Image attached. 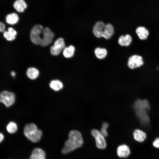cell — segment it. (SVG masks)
I'll use <instances>...</instances> for the list:
<instances>
[{"mask_svg": "<svg viewBox=\"0 0 159 159\" xmlns=\"http://www.w3.org/2000/svg\"><path fill=\"white\" fill-rule=\"evenodd\" d=\"M83 144V140L81 133L76 130L70 131L68 139L65 143L62 150V153L66 154L81 147Z\"/></svg>", "mask_w": 159, "mask_h": 159, "instance_id": "6da1fadb", "label": "cell"}, {"mask_svg": "<svg viewBox=\"0 0 159 159\" xmlns=\"http://www.w3.org/2000/svg\"><path fill=\"white\" fill-rule=\"evenodd\" d=\"M134 107L136 115L140 123L143 125L149 124L150 118L147 112L150 109V106L148 100L138 99L135 102Z\"/></svg>", "mask_w": 159, "mask_h": 159, "instance_id": "7a4b0ae2", "label": "cell"}, {"mask_svg": "<svg viewBox=\"0 0 159 159\" xmlns=\"http://www.w3.org/2000/svg\"><path fill=\"white\" fill-rule=\"evenodd\" d=\"M92 32L97 37H103L108 39H110L113 34L114 29L110 23L105 24L102 21H99L94 26Z\"/></svg>", "mask_w": 159, "mask_h": 159, "instance_id": "3957f363", "label": "cell"}, {"mask_svg": "<svg viewBox=\"0 0 159 159\" xmlns=\"http://www.w3.org/2000/svg\"><path fill=\"white\" fill-rule=\"evenodd\" d=\"M23 132L25 137L34 143L39 142L42 135V131L38 129L36 125L33 123L26 124L24 128Z\"/></svg>", "mask_w": 159, "mask_h": 159, "instance_id": "277c9868", "label": "cell"}, {"mask_svg": "<svg viewBox=\"0 0 159 159\" xmlns=\"http://www.w3.org/2000/svg\"><path fill=\"white\" fill-rule=\"evenodd\" d=\"M44 28L41 25L36 24L31 29L30 34V40L35 45H40Z\"/></svg>", "mask_w": 159, "mask_h": 159, "instance_id": "5b68a950", "label": "cell"}, {"mask_svg": "<svg viewBox=\"0 0 159 159\" xmlns=\"http://www.w3.org/2000/svg\"><path fill=\"white\" fill-rule=\"evenodd\" d=\"M15 96L12 92L5 90L0 93V102L3 103L6 107H11L14 103Z\"/></svg>", "mask_w": 159, "mask_h": 159, "instance_id": "8992f818", "label": "cell"}, {"mask_svg": "<svg viewBox=\"0 0 159 159\" xmlns=\"http://www.w3.org/2000/svg\"><path fill=\"white\" fill-rule=\"evenodd\" d=\"M65 44L64 39L62 38L57 39L54 42V44L51 47L50 51L53 56L59 55L65 47Z\"/></svg>", "mask_w": 159, "mask_h": 159, "instance_id": "52a82bcc", "label": "cell"}, {"mask_svg": "<svg viewBox=\"0 0 159 159\" xmlns=\"http://www.w3.org/2000/svg\"><path fill=\"white\" fill-rule=\"evenodd\" d=\"M54 37V34L49 27H46L44 28L40 45L44 47L49 45L52 42Z\"/></svg>", "mask_w": 159, "mask_h": 159, "instance_id": "ba28073f", "label": "cell"}, {"mask_svg": "<svg viewBox=\"0 0 159 159\" xmlns=\"http://www.w3.org/2000/svg\"><path fill=\"white\" fill-rule=\"evenodd\" d=\"M91 133L94 138L97 147L101 149H104L106 147L107 144L105 137L101 133L100 131L96 129H93Z\"/></svg>", "mask_w": 159, "mask_h": 159, "instance_id": "9c48e42d", "label": "cell"}, {"mask_svg": "<svg viewBox=\"0 0 159 159\" xmlns=\"http://www.w3.org/2000/svg\"><path fill=\"white\" fill-rule=\"evenodd\" d=\"M144 63L142 57L139 55H134L131 56L128 59L127 65L131 69H134L140 67Z\"/></svg>", "mask_w": 159, "mask_h": 159, "instance_id": "30bf717a", "label": "cell"}, {"mask_svg": "<svg viewBox=\"0 0 159 159\" xmlns=\"http://www.w3.org/2000/svg\"><path fill=\"white\" fill-rule=\"evenodd\" d=\"M117 152L118 156L121 158H126L130 154L129 147L125 144L119 145L117 148Z\"/></svg>", "mask_w": 159, "mask_h": 159, "instance_id": "8fae6325", "label": "cell"}, {"mask_svg": "<svg viewBox=\"0 0 159 159\" xmlns=\"http://www.w3.org/2000/svg\"><path fill=\"white\" fill-rule=\"evenodd\" d=\"M29 159H45L46 154L42 149L39 148H35L32 151Z\"/></svg>", "mask_w": 159, "mask_h": 159, "instance_id": "7c38bea8", "label": "cell"}, {"mask_svg": "<svg viewBox=\"0 0 159 159\" xmlns=\"http://www.w3.org/2000/svg\"><path fill=\"white\" fill-rule=\"evenodd\" d=\"M13 7L17 12H23L27 8V5L24 0H16L13 4Z\"/></svg>", "mask_w": 159, "mask_h": 159, "instance_id": "4fadbf2b", "label": "cell"}, {"mask_svg": "<svg viewBox=\"0 0 159 159\" xmlns=\"http://www.w3.org/2000/svg\"><path fill=\"white\" fill-rule=\"evenodd\" d=\"M19 20V17L16 13L13 12L8 14L5 17V21L8 24L14 25L17 23Z\"/></svg>", "mask_w": 159, "mask_h": 159, "instance_id": "5bb4252c", "label": "cell"}, {"mask_svg": "<svg viewBox=\"0 0 159 159\" xmlns=\"http://www.w3.org/2000/svg\"><path fill=\"white\" fill-rule=\"evenodd\" d=\"M134 139L137 141L141 143L143 142L146 138V133L142 130L137 129L133 132Z\"/></svg>", "mask_w": 159, "mask_h": 159, "instance_id": "9a60e30c", "label": "cell"}, {"mask_svg": "<svg viewBox=\"0 0 159 159\" xmlns=\"http://www.w3.org/2000/svg\"><path fill=\"white\" fill-rule=\"evenodd\" d=\"M131 36L127 34L125 36L121 35L118 39V44L121 46H128L131 44L132 41Z\"/></svg>", "mask_w": 159, "mask_h": 159, "instance_id": "2e32d148", "label": "cell"}, {"mask_svg": "<svg viewBox=\"0 0 159 159\" xmlns=\"http://www.w3.org/2000/svg\"><path fill=\"white\" fill-rule=\"evenodd\" d=\"M136 32L139 39L141 40L146 39L149 34L148 29L143 26L138 27L136 30Z\"/></svg>", "mask_w": 159, "mask_h": 159, "instance_id": "e0dca14e", "label": "cell"}, {"mask_svg": "<svg viewBox=\"0 0 159 159\" xmlns=\"http://www.w3.org/2000/svg\"><path fill=\"white\" fill-rule=\"evenodd\" d=\"M28 77L31 80H34L37 78L39 74V72L38 69L34 67L28 68L26 72Z\"/></svg>", "mask_w": 159, "mask_h": 159, "instance_id": "ac0fdd59", "label": "cell"}, {"mask_svg": "<svg viewBox=\"0 0 159 159\" xmlns=\"http://www.w3.org/2000/svg\"><path fill=\"white\" fill-rule=\"evenodd\" d=\"M75 50V47L72 45L65 47L63 49V54L64 57L66 58H70L72 57Z\"/></svg>", "mask_w": 159, "mask_h": 159, "instance_id": "d6986e66", "label": "cell"}, {"mask_svg": "<svg viewBox=\"0 0 159 159\" xmlns=\"http://www.w3.org/2000/svg\"><path fill=\"white\" fill-rule=\"evenodd\" d=\"M94 53L96 57L99 59L105 58L107 56V50L104 48L98 47L95 50Z\"/></svg>", "mask_w": 159, "mask_h": 159, "instance_id": "ffe728a7", "label": "cell"}, {"mask_svg": "<svg viewBox=\"0 0 159 159\" xmlns=\"http://www.w3.org/2000/svg\"><path fill=\"white\" fill-rule=\"evenodd\" d=\"M50 88L55 91H58L61 90L63 87L62 83L58 80H53L49 84Z\"/></svg>", "mask_w": 159, "mask_h": 159, "instance_id": "44dd1931", "label": "cell"}, {"mask_svg": "<svg viewBox=\"0 0 159 159\" xmlns=\"http://www.w3.org/2000/svg\"><path fill=\"white\" fill-rule=\"evenodd\" d=\"M6 130L9 134H13L15 133L18 130V126L15 122L10 121L6 126Z\"/></svg>", "mask_w": 159, "mask_h": 159, "instance_id": "7402d4cb", "label": "cell"}, {"mask_svg": "<svg viewBox=\"0 0 159 159\" xmlns=\"http://www.w3.org/2000/svg\"><path fill=\"white\" fill-rule=\"evenodd\" d=\"M109 126L108 124L106 122H104L102 123L100 132L105 137H107L108 135L107 129Z\"/></svg>", "mask_w": 159, "mask_h": 159, "instance_id": "603a6c76", "label": "cell"}, {"mask_svg": "<svg viewBox=\"0 0 159 159\" xmlns=\"http://www.w3.org/2000/svg\"><path fill=\"white\" fill-rule=\"evenodd\" d=\"M3 32L4 37L8 41H13L16 38V37L10 34L7 31H5Z\"/></svg>", "mask_w": 159, "mask_h": 159, "instance_id": "cb8c5ba5", "label": "cell"}, {"mask_svg": "<svg viewBox=\"0 0 159 159\" xmlns=\"http://www.w3.org/2000/svg\"><path fill=\"white\" fill-rule=\"evenodd\" d=\"M7 31L9 33L12 35L16 37L17 34V32L16 30L12 27H9Z\"/></svg>", "mask_w": 159, "mask_h": 159, "instance_id": "d4e9b609", "label": "cell"}, {"mask_svg": "<svg viewBox=\"0 0 159 159\" xmlns=\"http://www.w3.org/2000/svg\"><path fill=\"white\" fill-rule=\"evenodd\" d=\"M153 145L155 147L159 148V138H156L153 143Z\"/></svg>", "mask_w": 159, "mask_h": 159, "instance_id": "484cf974", "label": "cell"}, {"mask_svg": "<svg viewBox=\"0 0 159 159\" xmlns=\"http://www.w3.org/2000/svg\"><path fill=\"white\" fill-rule=\"evenodd\" d=\"M6 26L3 22L0 21V32H3L5 30Z\"/></svg>", "mask_w": 159, "mask_h": 159, "instance_id": "4316f807", "label": "cell"}, {"mask_svg": "<svg viewBox=\"0 0 159 159\" xmlns=\"http://www.w3.org/2000/svg\"><path fill=\"white\" fill-rule=\"evenodd\" d=\"M5 138L4 134L1 132H0V144L4 141Z\"/></svg>", "mask_w": 159, "mask_h": 159, "instance_id": "83f0119b", "label": "cell"}, {"mask_svg": "<svg viewBox=\"0 0 159 159\" xmlns=\"http://www.w3.org/2000/svg\"><path fill=\"white\" fill-rule=\"evenodd\" d=\"M11 75L13 77H15L16 75V72L14 71H12L11 72Z\"/></svg>", "mask_w": 159, "mask_h": 159, "instance_id": "f1b7e54d", "label": "cell"}, {"mask_svg": "<svg viewBox=\"0 0 159 159\" xmlns=\"http://www.w3.org/2000/svg\"></svg>", "mask_w": 159, "mask_h": 159, "instance_id": "f546056e", "label": "cell"}]
</instances>
